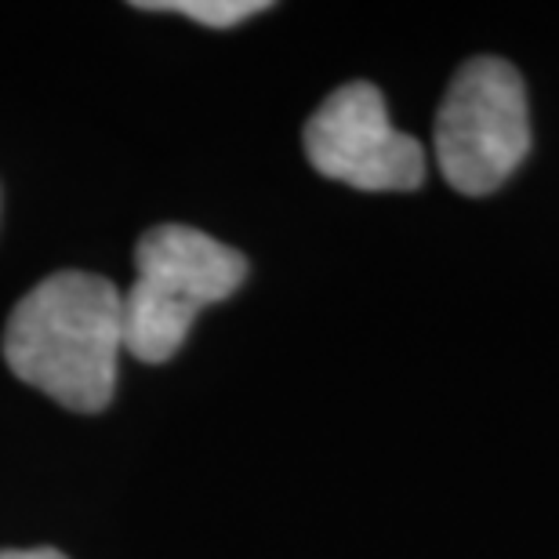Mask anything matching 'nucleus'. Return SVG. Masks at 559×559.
Segmentation results:
<instances>
[{
  "instance_id": "obj_5",
  "label": "nucleus",
  "mask_w": 559,
  "mask_h": 559,
  "mask_svg": "<svg viewBox=\"0 0 559 559\" xmlns=\"http://www.w3.org/2000/svg\"><path fill=\"white\" fill-rule=\"evenodd\" d=\"M145 11H175V15H186L200 22V26H211V29H229L237 22H248L251 15L259 11H270L265 0H164V4H153L145 0L139 4Z\"/></svg>"
},
{
  "instance_id": "obj_6",
  "label": "nucleus",
  "mask_w": 559,
  "mask_h": 559,
  "mask_svg": "<svg viewBox=\"0 0 559 559\" xmlns=\"http://www.w3.org/2000/svg\"><path fill=\"white\" fill-rule=\"evenodd\" d=\"M0 559H70V556H62L59 549H4Z\"/></svg>"
},
{
  "instance_id": "obj_3",
  "label": "nucleus",
  "mask_w": 559,
  "mask_h": 559,
  "mask_svg": "<svg viewBox=\"0 0 559 559\" xmlns=\"http://www.w3.org/2000/svg\"><path fill=\"white\" fill-rule=\"evenodd\" d=\"M436 160L451 189L487 197L531 150L527 87L516 66L495 55L465 62L436 114Z\"/></svg>"
},
{
  "instance_id": "obj_4",
  "label": "nucleus",
  "mask_w": 559,
  "mask_h": 559,
  "mask_svg": "<svg viewBox=\"0 0 559 559\" xmlns=\"http://www.w3.org/2000/svg\"><path fill=\"white\" fill-rule=\"evenodd\" d=\"M306 156L323 178L364 193H407L425 182V150L389 120L374 84L353 81L323 98L306 124Z\"/></svg>"
},
{
  "instance_id": "obj_2",
  "label": "nucleus",
  "mask_w": 559,
  "mask_h": 559,
  "mask_svg": "<svg viewBox=\"0 0 559 559\" xmlns=\"http://www.w3.org/2000/svg\"><path fill=\"white\" fill-rule=\"evenodd\" d=\"M248 276L240 251L193 226H156L135 248V284L124 295V349L164 364L182 349L200 309L226 301Z\"/></svg>"
},
{
  "instance_id": "obj_1",
  "label": "nucleus",
  "mask_w": 559,
  "mask_h": 559,
  "mask_svg": "<svg viewBox=\"0 0 559 559\" xmlns=\"http://www.w3.org/2000/svg\"><path fill=\"white\" fill-rule=\"evenodd\" d=\"M124 349V295L95 273H55L19 301L4 328V360L22 382L95 415L114 400Z\"/></svg>"
}]
</instances>
